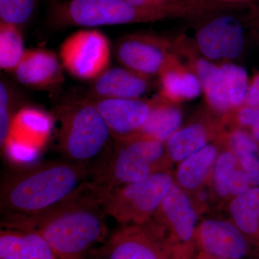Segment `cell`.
I'll use <instances>...</instances> for the list:
<instances>
[{
    "mask_svg": "<svg viewBox=\"0 0 259 259\" xmlns=\"http://www.w3.org/2000/svg\"><path fill=\"white\" fill-rule=\"evenodd\" d=\"M231 13L223 12L206 17L205 22L197 30V49L208 60H233L243 51V27Z\"/></svg>",
    "mask_w": 259,
    "mask_h": 259,
    "instance_id": "obj_10",
    "label": "cell"
},
{
    "mask_svg": "<svg viewBox=\"0 0 259 259\" xmlns=\"http://www.w3.org/2000/svg\"><path fill=\"white\" fill-rule=\"evenodd\" d=\"M251 187L249 178L241 166H238L230 181V197L233 198L236 196L241 195L249 190Z\"/></svg>",
    "mask_w": 259,
    "mask_h": 259,
    "instance_id": "obj_31",
    "label": "cell"
},
{
    "mask_svg": "<svg viewBox=\"0 0 259 259\" xmlns=\"http://www.w3.org/2000/svg\"><path fill=\"white\" fill-rule=\"evenodd\" d=\"M219 152L217 145L210 143L180 162L175 182L187 194L199 190L210 177Z\"/></svg>",
    "mask_w": 259,
    "mask_h": 259,
    "instance_id": "obj_20",
    "label": "cell"
},
{
    "mask_svg": "<svg viewBox=\"0 0 259 259\" xmlns=\"http://www.w3.org/2000/svg\"><path fill=\"white\" fill-rule=\"evenodd\" d=\"M166 145L142 133L115 140L101 171L90 182L99 192L144 180L166 171Z\"/></svg>",
    "mask_w": 259,
    "mask_h": 259,
    "instance_id": "obj_3",
    "label": "cell"
},
{
    "mask_svg": "<svg viewBox=\"0 0 259 259\" xmlns=\"http://www.w3.org/2000/svg\"><path fill=\"white\" fill-rule=\"evenodd\" d=\"M194 238L204 253L218 258L241 259L249 250L248 238L233 221H202L196 228Z\"/></svg>",
    "mask_w": 259,
    "mask_h": 259,
    "instance_id": "obj_12",
    "label": "cell"
},
{
    "mask_svg": "<svg viewBox=\"0 0 259 259\" xmlns=\"http://www.w3.org/2000/svg\"><path fill=\"white\" fill-rule=\"evenodd\" d=\"M182 113L176 103L168 101L158 95L152 100L151 113L142 133L165 143L180 128Z\"/></svg>",
    "mask_w": 259,
    "mask_h": 259,
    "instance_id": "obj_21",
    "label": "cell"
},
{
    "mask_svg": "<svg viewBox=\"0 0 259 259\" xmlns=\"http://www.w3.org/2000/svg\"><path fill=\"white\" fill-rule=\"evenodd\" d=\"M170 19L166 10L140 9L125 0H49L48 15V23L54 28H95Z\"/></svg>",
    "mask_w": 259,
    "mask_h": 259,
    "instance_id": "obj_4",
    "label": "cell"
},
{
    "mask_svg": "<svg viewBox=\"0 0 259 259\" xmlns=\"http://www.w3.org/2000/svg\"><path fill=\"white\" fill-rule=\"evenodd\" d=\"M21 29L13 24L0 22V67L14 71L25 54Z\"/></svg>",
    "mask_w": 259,
    "mask_h": 259,
    "instance_id": "obj_24",
    "label": "cell"
},
{
    "mask_svg": "<svg viewBox=\"0 0 259 259\" xmlns=\"http://www.w3.org/2000/svg\"><path fill=\"white\" fill-rule=\"evenodd\" d=\"M232 221L248 238L259 245V187H251L232 199L229 206Z\"/></svg>",
    "mask_w": 259,
    "mask_h": 259,
    "instance_id": "obj_22",
    "label": "cell"
},
{
    "mask_svg": "<svg viewBox=\"0 0 259 259\" xmlns=\"http://www.w3.org/2000/svg\"><path fill=\"white\" fill-rule=\"evenodd\" d=\"M221 67L224 73L227 95L232 111H236L245 105L250 81L248 73L244 67L233 63H225Z\"/></svg>",
    "mask_w": 259,
    "mask_h": 259,
    "instance_id": "obj_25",
    "label": "cell"
},
{
    "mask_svg": "<svg viewBox=\"0 0 259 259\" xmlns=\"http://www.w3.org/2000/svg\"><path fill=\"white\" fill-rule=\"evenodd\" d=\"M248 19L253 28L259 32V4H250L248 7Z\"/></svg>",
    "mask_w": 259,
    "mask_h": 259,
    "instance_id": "obj_34",
    "label": "cell"
},
{
    "mask_svg": "<svg viewBox=\"0 0 259 259\" xmlns=\"http://www.w3.org/2000/svg\"><path fill=\"white\" fill-rule=\"evenodd\" d=\"M135 8L144 10H163L171 8L182 0H125Z\"/></svg>",
    "mask_w": 259,
    "mask_h": 259,
    "instance_id": "obj_32",
    "label": "cell"
},
{
    "mask_svg": "<svg viewBox=\"0 0 259 259\" xmlns=\"http://www.w3.org/2000/svg\"><path fill=\"white\" fill-rule=\"evenodd\" d=\"M175 179L170 172L153 174L144 180L99 192L95 188L107 216L121 226H141L152 221Z\"/></svg>",
    "mask_w": 259,
    "mask_h": 259,
    "instance_id": "obj_6",
    "label": "cell"
},
{
    "mask_svg": "<svg viewBox=\"0 0 259 259\" xmlns=\"http://www.w3.org/2000/svg\"><path fill=\"white\" fill-rule=\"evenodd\" d=\"M156 220L121 226L107 246L108 259H188V248L173 241Z\"/></svg>",
    "mask_w": 259,
    "mask_h": 259,
    "instance_id": "obj_7",
    "label": "cell"
},
{
    "mask_svg": "<svg viewBox=\"0 0 259 259\" xmlns=\"http://www.w3.org/2000/svg\"><path fill=\"white\" fill-rule=\"evenodd\" d=\"M89 167L63 158L12 174L1 185L3 216L32 217L54 208L90 182Z\"/></svg>",
    "mask_w": 259,
    "mask_h": 259,
    "instance_id": "obj_2",
    "label": "cell"
},
{
    "mask_svg": "<svg viewBox=\"0 0 259 259\" xmlns=\"http://www.w3.org/2000/svg\"><path fill=\"white\" fill-rule=\"evenodd\" d=\"M199 259H224V258H218V257H214L212 256V255H209L206 254V253H203V255H202V256L200 257Z\"/></svg>",
    "mask_w": 259,
    "mask_h": 259,
    "instance_id": "obj_36",
    "label": "cell"
},
{
    "mask_svg": "<svg viewBox=\"0 0 259 259\" xmlns=\"http://www.w3.org/2000/svg\"><path fill=\"white\" fill-rule=\"evenodd\" d=\"M153 219L177 243L189 246L193 241L197 228V211L188 194L175 181Z\"/></svg>",
    "mask_w": 259,
    "mask_h": 259,
    "instance_id": "obj_13",
    "label": "cell"
},
{
    "mask_svg": "<svg viewBox=\"0 0 259 259\" xmlns=\"http://www.w3.org/2000/svg\"><path fill=\"white\" fill-rule=\"evenodd\" d=\"M57 146L63 157L90 165L112 139L95 104L90 99L71 102L59 110Z\"/></svg>",
    "mask_w": 259,
    "mask_h": 259,
    "instance_id": "obj_5",
    "label": "cell"
},
{
    "mask_svg": "<svg viewBox=\"0 0 259 259\" xmlns=\"http://www.w3.org/2000/svg\"><path fill=\"white\" fill-rule=\"evenodd\" d=\"M0 259H60L37 232L6 228L0 232Z\"/></svg>",
    "mask_w": 259,
    "mask_h": 259,
    "instance_id": "obj_16",
    "label": "cell"
},
{
    "mask_svg": "<svg viewBox=\"0 0 259 259\" xmlns=\"http://www.w3.org/2000/svg\"><path fill=\"white\" fill-rule=\"evenodd\" d=\"M107 216L90 181L47 212L32 217L3 216L2 226L40 233L60 259H85L106 238Z\"/></svg>",
    "mask_w": 259,
    "mask_h": 259,
    "instance_id": "obj_1",
    "label": "cell"
},
{
    "mask_svg": "<svg viewBox=\"0 0 259 259\" xmlns=\"http://www.w3.org/2000/svg\"><path fill=\"white\" fill-rule=\"evenodd\" d=\"M239 166L236 156L231 150H223L218 153L212 171L213 187L218 197H230L229 184L233 174Z\"/></svg>",
    "mask_w": 259,
    "mask_h": 259,
    "instance_id": "obj_26",
    "label": "cell"
},
{
    "mask_svg": "<svg viewBox=\"0 0 259 259\" xmlns=\"http://www.w3.org/2000/svg\"><path fill=\"white\" fill-rule=\"evenodd\" d=\"M191 67L202 85V92L209 109L220 115L232 111L227 95L224 73L221 66L205 58H191Z\"/></svg>",
    "mask_w": 259,
    "mask_h": 259,
    "instance_id": "obj_18",
    "label": "cell"
},
{
    "mask_svg": "<svg viewBox=\"0 0 259 259\" xmlns=\"http://www.w3.org/2000/svg\"><path fill=\"white\" fill-rule=\"evenodd\" d=\"M245 105L259 107V72L250 80Z\"/></svg>",
    "mask_w": 259,
    "mask_h": 259,
    "instance_id": "obj_33",
    "label": "cell"
},
{
    "mask_svg": "<svg viewBox=\"0 0 259 259\" xmlns=\"http://www.w3.org/2000/svg\"><path fill=\"white\" fill-rule=\"evenodd\" d=\"M159 76L160 96L173 103L193 100L202 93V85L197 75L181 64L177 57Z\"/></svg>",
    "mask_w": 259,
    "mask_h": 259,
    "instance_id": "obj_19",
    "label": "cell"
},
{
    "mask_svg": "<svg viewBox=\"0 0 259 259\" xmlns=\"http://www.w3.org/2000/svg\"><path fill=\"white\" fill-rule=\"evenodd\" d=\"M149 79L124 66L109 67L93 80L88 99L141 98L150 88Z\"/></svg>",
    "mask_w": 259,
    "mask_h": 259,
    "instance_id": "obj_15",
    "label": "cell"
},
{
    "mask_svg": "<svg viewBox=\"0 0 259 259\" xmlns=\"http://www.w3.org/2000/svg\"><path fill=\"white\" fill-rule=\"evenodd\" d=\"M115 54L121 66L149 78L159 76L177 57L173 42L149 33L120 37L115 44Z\"/></svg>",
    "mask_w": 259,
    "mask_h": 259,
    "instance_id": "obj_9",
    "label": "cell"
},
{
    "mask_svg": "<svg viewBox=\"0 0 259 259\" xmlns=\"http://www.w3.org/2000/svg\"><path fill=\"white\" fill-rule=\"evenodd\" d=\"M59 56L70 74L94 80L110 66V42L105 34L95 29L78 30L61 44Z\"/></svg>",
    "mask_w": 259,
    "mask_h": 259,
    "instance_id": "obj_8",
    "label": "cell"
},
{
    "mask_svg": "<svg viewBox=\"0 0 259 259\" xmlns=\"http://www.w3.org/2000/svg\"><path fill=\"white\" fill-rule=\"evenodd\" d=\"M13 122H15L17 127H23L25 131H28L29 134L37 136H44L50 125V121L47 115L31 108L20 110L18 115L15 116Z\"/></svg>",
    "mask_w": 259,
    "mask_h": 259,
    "instance_id": "obj_29",
    "label": "cell"
},
{
    "mask_svg": "<svg viewBox=\"0 0 259 259\" xmlns=\"http://www.w3.org/2000/svg\"><path fill=\"white\" fill-rule=\"evenodd\" d=\"M35 6L36 0H0V22L22 29L31 20Z\"/></svg>",
    "mask_w": 259,
    "mask_h": 259,
    "instance_id": "obj_27",
    "label": "cell"
},
{
    "mask_svg": "<svg viewBox=\"0 0 259 259\" xmlns=\"http://www.w3.org/2000/svg\"><path fill=\"white\" fill-rule=\"evenodd\" d=\"M219 125L197 121L180 127L166 141V151L171 162L180 163L191 155L210 144L214 138H219Z\"/></svg>",
    "mask_w": 259,
    "mask_h": 259,
    "instance_id": "obj_17",
    "label": "cell"
},
{
    "mask_svg": "<svg viewBox=\"0 0 259 259\" xmlns=\"http://www.w3.org/2000/svg\"><path fill=\"white\" fill-rule=\"evenodd\" d=\"M228 148L249 178L252 187H259V144L247 131L236 128L225 136Z\"/></svg>",
    "mask_w": 259,
    "mask_h": 259,
    "instance_id": "obj_23",
    "label": "cell"
},
{
    "mask_svg": "<svg viewBox=\"0 0 259 259\" xmlns=\"http://www.w3.org/2000/svg\"><path fill=\"white\" fill-rule=\"evenodd\" d=\"M236 122L259 144V107L243 105L236 111Z\"/></svg>",
    "mask_w": 259,
    "mask_h": 259,
    "instance_id": "obj_30",
    "label": "cell"
},
{
    "mask_svg": "<svg viewBox=\"0 0 259 259\" xmlns=\"http://www.w3.org/2000/svg\"><path fill=\"white\" fill-rule=\"evenodd\" d=\"M110 129L114 140L138 134L148 120L152 100L142 99L91 100Z\"/></svg>",
    "mask_w": 259,
    "mask_h": 259,
    "instance_id": "obj_11",
    "label": "cell"
},
{
    "mask_svg": "<svg viewBox=\"0 0 259 259\" xmlns=\"http://www.w3.org/2000/svg\"><path fill=\"white\" fill-rule=\"evenodd\" d=\"M13 72L19 83L36 90L54 88L64 80L61 60L54 52L45 49L25 51Z\"/></svg>",
    "mask_w": 259,
    "mask_h": 259,
    "instance_id": "obj_14",
    "label": "cell"
},
{
    "mask_svg": "<svg viewBox=\"0 0 259 259\" xmlns=\"http://www.w3.org/2000/svg\"><path fill=\"white\" fill-rule=\"evenodd\" d=\"M15 95L9 84L0 82V146L4 148L9 139L14 120Z\"/></svg>",
    "mask_w": 259,
    "mask_h": 259,
    "instance_id": "obj_28",
    "label": "cell"
},
{
    "mask_svg": "<svg viewBox=\"0 0 259 259\" xmlns=\"http://www.w3.org/2000/svg\"><path fill=\"white\" fill-rule=\"evenodd\" d=\"M218 1L223 2V3H228V4L246 5L250 3L251 0H218Z\"/></svg>",
    "mask_w": 259,
    "mask_h": 259,
    "instance_id": "obj_35",
    "label": "cell"
}]
</instances>
